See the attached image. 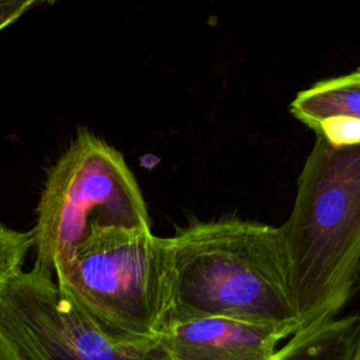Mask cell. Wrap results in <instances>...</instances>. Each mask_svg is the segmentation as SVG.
Here are the masks:
<instances>
[{"label":"cell","mask_w":360,"mask_h":360,"mask_svg":"<svg viewBox=\"0 0 360 360\" xmlns=\"http://www.w3.org/2000/svg\"><path fill=\"white\" fill-rule=\"evenodd\" d=\"M39 4V0H0V31Z\"/></svg>","instance_id":"30bf717a"},{"label":"cell","mask_w":360,"mask_h":360,"mask_svg":"<svg viewBox=\"0 0 360 360\" xmlns=\"http://www.w3.org/2000/svg\"><path fill=\"white\" fill-rule=\"evenodd\" d=\"M356 290H360V267H359V274H357V281H356ZM353 360H360V321H359V328H357V339H356Z\"/></svg>","instance_id":"7c38bea8"},{"label":"cell","mask_w":360,"mask_h":360,"mask_svg":"<svg viewBox=\"0 0 360 360\" xmlns=\"http://www.w3.org/2000/svg\"><path fill=\"white\" fill-rule=\"evenodd\" d=\"M0 329L24 360H173L162 343L120 342L94 325L52 274L20 271L0 288Z\"/></svg>","instance_id":"5b68a950"},{"label":"cell","mask_w":360,"mask_h":360,"mask_svg":"<svg viewBox=\"0 0 360 360\" xmlns=\"http://www.w3.org/2000/svg\"><path fill=\"white\" fill-rule=\"evenodd\" d=\"M294 326L229 318H195L169 322L162 343L173 360H274L280 342Z\"/></svg>","instance_id":"8992f818"},{"label":"cell","mask_w":360,"mask_h":360,"mask_svg":"<svg viewBox=\"0 0 360 360\" xmlns=\"http://www.w3.org/2000/svg\"><path fill=\"white\" fill-rule=\"evenodd\" d=\"M280 231L297 330L336 318L356 291L360 267V143L315 136Z\"/></svg>","instance_id":"7a4b0ae2"},{"label":"cell","mask_w":360,"mask_h":360,"mask_svg":"<svg viewBox=\"0 0 360 360\" xmlns=\"http://www.w3.org/2000/svg\"><path fill=\"white\" fill-rule=\"evenodd\" d=\"M37 214L34 269L52 276L94 229H152L124 156L86 127L48 172Z\"/></svg>","instance_id":"277c9868"},{"label":"cell","mask_w":360,"mask_h":360,"mask_svg":"<svg viewBox=\"0 0 360 360\" xmlns=\"http://www.w3.org/2000/svg\"><path fill=\"white\" fill-rule=\"evenodd\" d=\"M290 112L312 131L329 120H360V68L298 91Z\"/></svg>","instance_id":"52a82bcc"},{"label":"cell","mask_w":360,"mask_h":360,"mask_svg":"<svg viewBox=\"0 0 360 360\" xmlns=\"http://www.w3.org/2000/svg\"><path fill=\"white\" fill-rule=\"evenodd\" d=\"M0 360H24V357L18 353V350L13 346V343L7 339V336L0 329Z\"/></svg>","instance_id":"8fae6325"},{"label":"cell","mask_w":360,"mask_h":360,"mask_svg":"<svg viewBox=\"0 0 360 360\" xmlns=\"http://www.w3.org/2000/svg\"><path fill=\"white\" fill-rule=\"evenodd\" d=\"M170 246L167 323L229 318L298 329L280 226L235 215L193 219L176 229Z\"/></svg>","instance_id":"6da1fadb"},{"label":"cell","mask_w":360,"mask_h":360,"mask_svg":"<svg viewBox=\"0 0 360 360\" xmlns=\"http://www.w3.org/2000/svg\"><path fill=\"white\" fill-rule=\"evenodd\" d=\"M53 274L59 290L111 338L160 340L172 298L170 238L152 229H94Z\"/></svg>","instance_id":"3957f363"},{"label":"cell","mask_w":360,"mask_h":360,"mask_svg":"<svg viewBox=\"0 0 360 360\" xmlns=\"http://www.w3.org/2000/svg\"><path fill=\"white\" fill-rule=\"evenodd\" d=\"M34 246V231H15L0 222V288L22 271L24 260Z\"/></svg>","instance_id":"9c48e42d"},{"label":"cell","mask_w":360,"mask_h":360,"mask_svg":"<svg viewBox=\"0 0 360 360\" xmlns=\"http://www.w3.org/2000/svg\"><path fill=\"white\" fill-rule=\"evenodd\" d=\"M359 321L360 314H349L297 330L274 360H353Z\"/></svg>","instance_id":"ba28073f"}]
</instances>
